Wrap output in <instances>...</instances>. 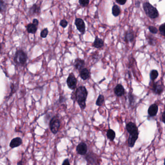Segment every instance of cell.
Here are the masks:
<instances>
[{
	"label": "cell",
	"instance_id": "15",
	"mask_svg": "<svg viewBox=\"0 0 165 165\" xmlns=\"http://www.w3.org/2000/svg\"><path fill=\"white\" fill-rule=\"evenodd\" d=\"M22 143V139L20 137H17L11 140L9 146L11 148H14L21 145Z\"/></svg>",
	"mask_w": 165,
	"mask_h": 165
},
{
	"label": "cell",
	"instance_id": "3",
	"mask_svg": "<svg viewBox=\"0 0 165 165\" xmlns=\"http://www.w3.org/2000/svg\"><path fill=\"white\" fill-rule=\"evenodd\" d=\"M143 7L146 15L150 18L155 19L158 17L159 13L158 10L149 2L144 3L143 5Z\"/></svg>",
	"mask_w": 165,
	"mask_h": 165
},
{
	"label": "cell",
	"instance_id": "12",
	"mask_svg": "<svg viewBox=\"0 0 165 165\" xmlns=\"http://www.w3.org/2000/svg\"><path fill=\"white\" fill-rule=\"evenodd\" d=\"M90 72L87 68H83L79 71V76L81 79L86 80L90 78Z\"/></svg>",
	"mask_w": 165,
	"mask_h": 165
},
{
	"label": "cell",
	"instance_id": "4",
	"mask_svg": "<svg viewBox=\"0 0 165 165\" xmlns=\"http://www.w3.org/2000/svg\"><path fill=\"white\" fill-rule=\"evenodd\" d=\"M27 54L22 50H18L16 52L14 57V61L17 65L20 66H23L27 62Z\"/></svg>",
	"mask_w": 165,
	"mask_h": 165
},
{
	"label": "cell",
	"instance_id": "26",
	"mask_svg": "<svg viewBox=\"0 0 165 165\" xmlns=\"http://www.w3.org/2000/svg\"><path fill=\"white\" fill-rule=\"evenodd\" d=\"M48 30L47 28L44 29L41 32V37L42 38H46L48 35Z\"/></svg>",
	"mask_w": 165,
	"mask_h": 165
},
{
	"label": "cell",
	"instance_id": "23",
	"mask_svg": "<svg viewBox=\"0 0 165 165\" xmlns=\"http://www.w3.org/2000/svg\"><path fill=\"white\" fill-rule=\"evenodd\" d=\"M159 75L158 72L156 70H152L150 74V79L152 81H154L155 80H156L158 78V76Z\"/></svg>",
	"mask_w": 165,
	"mask_h": 165
},
{
	"label": "cell",
	"instance_id": "34",
	"mask_svg": "<svg viewBox=\"0 0 165 165\" xmlns=\"http://www.w3.org/2000/svg\"><path fill=\"white\" fill-rule=\"evenodd\" d=\"M32 23L38 26V24H39V21H38V20L37 19L34 18V19H33V21H32Z\"/></svg>",
	"mask_w": 165,
	"mask_h": 165
},
{
	"label": "cell",
	"instance_id": "33",
	"mask_svg": "<svg viewBox=\"0 0 165 165\" xmlns=\"http://www.w3.org/2000/svg\"><path fill=\"white\" fill-rule=\"evenodd\" d=\"M70 164H71L70 163L69 160V159H68V158L65 159L63 161V163H62V165H70Z\"/></svg>",
	"mask_w": 165,
	"mask_h": 165
},
{
	"label": "cell",
	"instance_id": "8",
	"mask_svg": "<svg viewBox=\"0 0 165 165\" xmlns=\"http://www.w3.org/2000/svg\"><path fill=\"white\" fill-rule=\"evenodd\" d=\"M66 82L70 89L72 90H75L76 88L77 80L74 73H71L70 74L67 79Z\"/></svg>",
	"mask_w": 165,
	"mask_h": 165
},
{
	"label": "cell",
	"instance_id": "36",
	"mask_svg": "<svg viewBox=\"0 0 165 165\" xmlns=\"http://www.w3.org/2000/svg\"><path fill=\"white\" fill-rule=\"evenodd\" d=\"M162 121L165 124V111L162 113Z\"/></svg>",
	"mask_w": 165,
	"mask_h": 165
},
{
	"label": "cell",
	"instance_id": "27",
	"mask_svg": "<svg viewBox=\"0 0 165 165\" xmlns=\"http://www.w3.org/2000/svg\"><path fill=\"white\" fill-rule=\"evenodd\" d=\"M148 43L150 45L154 46L156 44V41H155V38L153 36H152V35H150L148 38Z\"/></svg>",
	"mask_w": 165,
	"mask_h": 165
},
{
	"label": "cell",
	"instance_id": "37",
	"mask_svg": "<svg viewBox=\"0 0 165 165\" xmlns=\"http://www.w3.org/2000/svg\"><path fill=\"white\" fill-rule=\"evenodd\" d=\"M140 2H139V1H137V2H136V5H138V7H139V5H140Z\"/></svg>",
	"mask_w": 165,
	"mask_h": 165
},
{
	"label": "cell",
	"instance_id": "10",
	"mask_svg": "<svg viewBox=\"0 0 165 165\" xmlns=\"http://www.w3.org/2000/svg\"><path fill=\"white\" fill-rule=\"evenodd\" d=\"M76 152L81 155H85L87 153V146L86 143L81 142L76 147Z\"/></svg>",
	"mask_w": 165,
	"mask_h": 165
},
{
	"label": "cell",
	"instance_id": "7",
	"mask_svg": "<svg viewBox=\"0 0 165 165\" xmlns=\"http://www.w3.org/2000/svg\"><path fill=\"white\" fill-rule=\"evenodd\" d=\"M85 155V159L87 162V165H98L101 163L99 162V158L96 153L89 152Z\"/></svg>",
	"mask_w": 165,
	"mask_h": 165
},
{
	"label": "cell",
	"instance_id": "18",
	"mask_svg": "<svg viewBox=\"0 0 165 165\" xmlns=\"http://www.w3.org/2000/svg\"><path fill=\"white\" fill-rule=\"evenodd\" d=\"M134 35L133 32L131 31H128L126 32L125 35V41L126 43L132 42L134 39Z\"/></svg>",
	"mask_w": 165,
	"mask_h": 165
},
{
	"label": "cell",
	"instance_id": "35",
	"mask_svg": "<svg viewBox=\"0 0 165 165\" xmlns=\"http://www.w3.org/2000/svg\"><path fill=\"white\" fill-rule=\"evenodd\" d=\"M66 100V99L64 96H60V99H59V102L60 103H62L64 101H65Z\"/></svg>",
	"mask_w": 165,
	"mask_h": 165
},
{
	"label": "cell",
	"instance_id": "24",
	"mask_svg": "<svg viewBox=\"0 0 165 165\" xmlns=\"http://www.w3.org/2000/svg\"><path fill=\"white\" fill-rule=\"evenodd\" d=\"M128 100H129V104L132 105L135 103V96L131 93H129L128 95Z\"/></svg>",
	"mask_w": 165,
	"mask_h": 165
},
{
	"label": "cell",
	"instance_id": "38",
	"mask_svg": "<svg viewBox=\"0 0 165 165\" xmlns=\"http://www.w3.org/2000/svg\"><path fill=\"white\" fill-rule=\"evenodd\" d=\"M1 43H0V52H1Z\"/></svg>",
	"mask_w": 165,
	"mask_h": 165
},
{
	"label": "cell",
	"instance_id": "19",
	"mask_svg": "<svg viewBox=\"0 0 165 165\" xmlns=\"http://www.w3.org/2000/svg\"><path fill=\"white\" fill-rule=\"evenodd\" d=\"M107 138L111 141H114V138H116V132L114 130L112 129H108L107 131Z\"/></svg>",
	"mask_w": 165,
	"mask_h": 165
},
{
	"label": "cell",
	"instance_id": "5",
	"mask_svg": "<svg viewBox=\"0 0 165 165\" xmlns=\"http://www.w3.org/2000/svg\"><path fill=\"white\" fill-rule=\"evenodd\" d=\"M61 125V121L57 116L52 117L49 123V127L51 132L54 134H56L59 132Z\"/></svg>",
	"mask_w": 165,
	"mask_h": 165
},
{
	"label": "cell",
	"instance_id": "32",
	"mask_svg": "<svg viewBox=\"0 0 165 165\" xmlns=\"http://www.w3.org/2000/svg\"><path fill=\"white\" fill-rule=\"evenodd\" d=\"M116 2L119 5H125V3H126L127 0H116Z\"/></svg>",
	"mask_w": 165,
	"mask_h": 165
},
{
	"label": "cell",
	"instance_id": "29",
	"mask_svg": "<svg viewBox=\"0 0 165 165\" xmlns=\"http://www.w3.org/2000/svg\"><path fill=\"white\" fill-rule=\"evenodd\" d=\"M6 8V5L3 0H0V12H3Z\"/></svg>",
	"mask_w": 165,
	"mask_h": 165
},
{
	"label": "cell",
	"instance_id": "16",
	"mask_svg": "<svg viewBox=\"0 0 165 165\" xmlns=\"http://www.w3.org/2000/svg\"><path fill=\"white\" fill-rule=\"evenodd\" d=\"M104 46V41L101 38L96 36L92 44V47L96 48H101Z\"/></svg>",
	"mask_w": 165,
	"mask_h": 165
},
{
	"label": "cell",
	"instance_id": "13",
	"mask_svg": "<svg viewBox=\"0 0 165 165\" xmlns=\"http://www.w3.org/2000/svg\"><path fill=\"white\" fill-rule=\"evenodd\" d=\"M158 111V107L156 104H153L151 105L148 110V113L149 116L151 117H155Z\"/></svg>",
	"mask_w": 165,
	"mask_h": 165
},
{
	"label": "cell",
	"instance_id": "9",
	"mask_svg": "<svg viewBox=\"0 0 165 165\" xmlns=\"http://www.w3.org/2000/svg\"><path fill=\"white\" fill-rule=\"evenodd\" d=\"M74 24L76 27L77 29L80 33H81L82 34H84L85 33L86 25L84 20L81 18H76L75 20Z\"/></svg>",
	"mask_w": 165,
	"mask_h": 165
},
{
	"label": "cell",
	"instance_id": "22",
	"mask_svg": "<svg viewBox=\"0 0 165 165\" xmlns=\"http://www.w3.org/2000/svg\"><path fill=\"white\" fill-rule=\"evenodd\" d=\"M104 101H105V98L103 95H99L96 100V105L99 107H101L103 104Z\"/></svg>",
	"mask_w": 165,
	"mask_h": 165
},
{
	"label": "cell",
	"instance_id": "21",
	"mask_svg": "<svg viewBox=\"0 0 165 165\" xmlns=\"http://www.w3.org/2000/svg\"><path fill=\"white\" fill-rule=\"evenodd\" d=\"M112 14L114 17H117L119 15H120V13H121V10H120L119 7L117 5H115L112 7Z\"/></svg>",
	"mask_w": 165,
	"mask_h": 165
},
{
	"label": "cell",
	"instance_id": "31",
	"mask_svg": "<svg viewBox=\"0 0 165 165\" xmlns=\"http://www.w3.org/2000/svg\"><path fill=\"white\" fill-rule=\"evenodd\" d=\"M60 25L61 27H62L63 28H65L66 27H67L68 25V21L66 20H62L60 21Z\"/></svg>",
	"mask_w": 165,
	"mask_h": 165
},
{
	"label": "cell",
	"instance_id": "1",
	"mask_svg": "<svg viewBox=\"0 0 165 165\" xmlns=\"http://www.w3.org/2000/svg\"><path fill=\"white\" fill-rule=\"evenodd\" d=\"M72 95H74V97L72 98V100L76 101L82 110L86 108V101L88 95V92L86 87L84 86H81L76 89L75 93H73Z\"/></svg>",
	"mask_w": 165,
	"mask_h": 165
},
{
	"label": "cell",
	"instance_id": "6",
	"mask_svg": "<svg viewBox=\"0 0 165 165\" xmlns=\"http://www.w3.org/2000/svg\"><path fill=\"white\" fill-rule=\"evenodd\" d=\"M165 86L162 80H159L156 82H154L151 88L154 93L158 95H160L163 92Z\"/></svg>",
	"mask_w": 165,
	"mask_h": 165
},
{
	"label": "cell",
	"instance_id": "25",
	"mask_svg": "<svg viewBox=\"0 0 165 165\" xmlns=\"http://www.w3.org/2000/svg\"><path fill=\"white\" fill-rule=\"evenodd\" d=\"M80 5L82 7L88 6L89 3V0H79Z\"/></svg>",
	"mask_w": 165,
	"mask_h": 165
},
{
	"label": "cell",
	"instance_id": "14",
	"mask_svg": "<svg viewBox=\"0 0 165 165\" xmlns=\"http://www.w3.org/2000/svg\"><path fill=\"white\" fill-rule=\"evenodd\" d=\"M85 64L86 63L84 60L80 58H76L74 60V65L75 69L80 71L83 68H84Z\"/></svg>",
	"mask_w": 165,
	"mask_h": 165
},
{
	"label": "cell",
	"instance_id": "20",
	"mask_svg": "<svg viewBox=\"0 0 165 165\" xmlns=\"http://www.w3.org/2000/svg\"><path fill=\"white\" fill-rule=\"evenodd\" d=\"M27 30L29 33L34 34L37 32V26L33 23H30L27 26Z\"/></svg>",
	"mask_w": 165,
	"mask_h": 165
},
{
	"label": "cell",
	"instance_id": "11",
	"mask_svg": "<svg viewBox=\"0 0 165 165\" xmlns=\"http://www.w3.org/2000/svg\"><path fill=\"white\" fill-rule=\"evenodd\" d=\"M114 93L116 96L121 97L125 94V90L124 87L121 84L116 85L114 89Z\"/></svg>",
	"mask_w": 165,
	"mask_h": 165
},
{
	"label": "cell",
	"instance_id": "17",
	"mask_svg": "<svg viewBox=\"0 0 165 165\" xmlns=\"http://www.w3.org/2000/svg\"><path fill=\"white\" fill-rule=\"evenodd\" d=\"M41 11V8L40 6H38L37 5L34 4L33 5L29 10V13L31 15H34V14H38L40 13Z\"/></svg>",
	"mask_w": 165,
	"mask_h": 165
},
{
	"label": "cell",
	"instance_id": "28",
	"mask_svg": "<svg viewBox=\"0 0 165 165\" xmlns=\"http://www.w3.org/2000/svg\"><path fill=\"white\" fill-rule=\"evenodd\" d=\"M159 30L161 34L162 35L165 36V23H164V24H162L159 27Z\"/></svg>",
	"mask_w": 165,
	"mask_h": 165
},
{
	"label": "cell",
	"instance_id": "30",
	"mask_svg": "<svg viewBox=\"0 0 165 165\" xmlns=\"http://www.w3.org/2000/svg\"><path fill=\"white\" fill-rule=\"evenodd\" d=\"M148 29L149 31H150L151 33H154V34H156V33H158V30L156 27L151 26L149 27Z\"/></svg>",
	"mask_w": 165,
	"mask_h": 165
},
{
	"label": "cell",
	"instance_id": "39",
	"mask_svg": "<svg viewBox=\"0 0 165 165\" xmlns=\"http://www.w3.org/2000/svg\"><path fill=\"white\" fill-rule=\"evenodd\" d=\"M164 164L165 165V159H164Z\"/></svg>",
	"mask_w": 165,
	"mask_h": 165
},
{
	"label": "cell",
	"instance_id": "2",
	"mask_svg": "<svg viewBox=\"0 0 165 165\" xmlns=\"http://www.w3.org/2000/svg\"><path fill=\"white\" fill-rule=\"evenodd\" d=\"M126 127L127 132L129 134L128 139V146L129 147L133 148L138 138V128L136 124L132 122L128 123L126 125Z\"/></svg>",
	"mask_w": 165,
	"mask_h": 165
}]
</instances>
